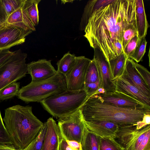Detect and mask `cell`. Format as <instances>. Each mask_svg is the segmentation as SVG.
I'll list each match as a JSON object with an SVG mask.
<instances>
[{
    "label": "cell",
    "instance_id": "cell-1",
    "mask_svg": "<svg viewBox=\"0 0 150 150\" xmlns=\"http://www.w3.org/2000/svg\"><path fill=\"white\" fill-rule=\"evenodd\" d=\"M136 23L135 0H114L95 11L89 18L84 36L90 46L98 48L108 62L118 56L115 44H122L123 32Z\"/></svg>",
    "mask_w": 150,
    "mask_h": 150
},
{
    "label": "cell",
    "instance_id": "cell-2",
    "mask_svg": "<svg viewBox=\"0 0 150 150\" xmlns=\"http://www.w3.org/2000/svg\"><path fill=\"white\" fill-rule=\"evenodd\" d=\"M32 107L19 105L5 110L3 120L13 145L17 149L22 150L38 135L43 123L33 113Z\"/></svg>",
    "mask_w": 150,
    "mask_h": 150
},
{
    "label": "cell",
    "instance_id": "cell-3",
    "mask_svg": "<svg viewBox=\"0 0 150 150\" xmlns=\"http://www.w3.org/2000/svg\"><path fill=\"white\" fill-rule=\"evenodd\" d=\"M80 110L84 122L109 121L120 126L136 125L145 115L150 114V108H121L104 102L97 94L88 98Z\"/></svg>",
    "mask_w": 150,
    "mask_h": 150
},
{
    "label": "cell",
    "instance_id": "cell-4",
    "mask_svg": "<svg viewBox=\"0 0 150 150\" xmlns=\"http://www.w3.org/2000/svg\"><path fill=\"white\" fill-rule=\"evenodd\" d=\"M89 98L84 89H67L52 96L40 103L45 109L54 117L59 119L69 116L79 110Z\"/></svg>",
    "mask_w": 150,
    "mask_h": 150
},
{
    "label": "cell",
    "instance_id": "cell-5",
    "mask_svg": "<svg viewBox=\"0 0 150 150\" xmlns=\"http://www.w3.org/2000/svg\"><path fill=\"white\" fill-rule=\"evenodd\" d=\"M67 90L65 77L58 72L51 77L31 82L20 89L17 96L26 103L40 102L52 96Z\"/></svg>",
    "mask_w": 150,
    "mask_h": 150
},
{
    "label": "cell",
    "instance_id": "cell-6",
    "mask_svg": "<svg viewBox=\"0 0 150 150\" xmlns=\"http://www.w3.org/2000/svg\"><path fill=\"white\" fill-rule=\"evenodd\" d=\"M27 54L21 49L16 50L0 66V90L25 76L27 72Z\"/></svg>",
    "mask_w": 150,
    "mask_h": 150
},
{
    "label": "cell",
    "instance_id": "cell-7",
    "mask_svg": "<svg viewBox=\"0 0 150 150\" xmlns=\"http://www.w3.org/2000/svg\"><path fill=\"white\" fill-rule=\"evenodd\" d=\"M62 137L66 140L81 143L86 125L80 109L66 117L59 119L58 124Z\"/></svg>",
    "mask_w": 150,
    "mask_h": 150
},
{
    "label": "cell",
    "instance_id": "cell-8",
    "mask_svg": "<svg viewBox=\"0 0 150 150\" xmlns=\"http://www.w3.org/2000/svg\"><path fill=\"white\" fill-rule=\"evenodd\" d=\"M150 130V125L140 129L136 125L120 126L117 133V141L125 150H137L148 131Z\"/></svg>",
    "mask_w": 150,
    "mask_h": 150
},
{
    "label": "cell",
    "instance_id": "cell-9",
    "mask_svg": "<svg viewBox=\"0 0 150 150\" xmlns=\"http://www.w3.org/2000/svg\"><path fill=\"white\" fill-rule=\"evenodd\" d=\"M91 61L84 56L76 57L74 67L65 76L67 89L71 91L84 89L86 73Z\"/></svg>",
    "mask_w": 150,
    "mask_h": 150
},
{
    "label": "cell",
    "instance_id": "cell-10",
    "mask_svg": "<svg viewBox=\"0 0 150 150\" xmlns=\"http://www.w3.org/2000/svg\"><path fill=\"white\" fill-rule=\"evenodd\" d=\"M32 32L6 24L0 28V50H8L23 43L25 37Z\"/></svg>",
    "mask_w": 150,
    "mask_h": 150
},
{
    "label": "cell",
    "instance_id": "cell-11",
    "mask_svg": "<svg viewBox=\"0 0 150 150\" xmlns=\"http://www.w3.org/2000/svg\"><path fill=\"white\" fill-rule=\"evenodd\" d=\"M93 59L98 69L100 88L104 89L106 92L115 91V86L111 80V73L108 62L100 50L98 48L94 49Z\"/></svg>",
    "mask_w": 150,
    "mask_h": 150
},
{
    "label": "cell",
    "instance_id": "cell-12",
    "mask_svg": "<svg viewBox=\"0 0 150 150\" xmlns=\"http://www.w3.org/2000/svg\"><path fill=\"white\" fill-rule=\"evenodd\" d=\"M105 103L121 108L137 109L149 107L129 96L115 91L97 94Z\"/></svg>",
    "mask_w": 150,
    "mask_h": 150
},
{
    "label": "cell",
    "instance_id": "cell-13",
    "mask_svg": "<svg viewBox=\"0 0 150 150\" xmlns=\"http://www.w3.org/2000/svg\"><path fill=\"white\" fill-rule=\"evenodd\" d=\"M51 61L42 59L27 64V72L31 76V81H39L47 79L57 72Z\"/></svg>",
    "mask_w": 150,
    "mask_h": 150
},
{
    "label": "cell",
    "instance_id": "cell-14",
    "mask_svg": "<svg viewBox=\"0 0 150 150\" xmlns=\"http://www.w3.org/2000/svg\"><path fill=\"white\" fill-rule=\"evenodd\" d=\"M115 91L126 94L150 107V98L145 96L127 77L122 76L112 81Z\"/></svg>",
    "mask_w": 150,
    "mask_h": 150
},
{
    "label": "cell",
    "instance_id": "cell-15",
    "mask_svg": "<svg viewBox=\"0 0 150 150\" xmlns=\"http://www.w3.org/2000/svg\"><path fill=\"white\" fill-rule=\"evenodd\" d=\"M46 122L47 129L42 150H59L62 137L58 125L51 117Z\"/></svg>",
    "mask_w": 150,
    "mask_h": 150
},
{
    "label": "cell",
    "instance_id": "cell-16",
    "mask_svg": "<svg viewBox=\"0 0 150 150\" xmlns=\"http://www.w3.org/2000/svg\"><path fill=\"white\" fill-rule=\"evenodd\" d=\"M84 122L89 130L100 137H111L115 139L120 126L115 123L109 121H95Z\"/></svg>",
    "mask_w": 150,
    "mask_h": 150
},
{
    "label": "cell",
    "instance_id": "cell-17",
    "mask_svg": "<svg viewBox=\"0 0 150 150\" xmlns=\"http://www.w3.org/2000/svg\"><path fill=\"white\" fill-rule=\"evenodd\" d=\"M134 61L127 58L125 69L122 76L130 79L145 96L150 98V88L146 84L137 70Z\"/></svg>",
    "mask_w": 150,
    "mask_h": 150
},
{
    "label": "cell",
    "instance_id": "cell-18",
    "mask_svg": "<svg viewBox=\"0 0 150 150\" xmlns=\"http://www.w3.org/2000/svg\"><path fill=\"white\" fill-rule=\"evenodd\" d=\"M23 2L19 8L8 16L6 23L26 31H35V27L30 21L24 8Z\"/></svg>",
    "mask_w": 150,
    "mask_h": 150
},
{
    "label": "cell",
    "instance_id": "cell-19",
    "mask_svg": "<svg viewBox=\"0 0 150 150\" xmlns=\"http://www.w3.org/2000/svg\"><path fill=\"white\" fill-rule=\"evenodd\" d=\"M136 22L138 35L140 39L146 37L148 23L145 11L143 1L135 0Z\"/></svg>",
    "mask_w": 150,
    "mask_h": 150
},
{
    "label": "cell",
    "instance_id": "cell-20",
    "mask_svg": "<svg viewBox=\"0 0 150 150\" xmlns=\"http://www.w3.org/2000/svg\"><path fill=\"white\" fill-rule=\"evenodd\" d=\"M114 0H91L88 1L84 9L79 29L84 30L90 16L95 11L111 3Z\"/></svg>",
    "mask_w": 150,
    "mask_h": 150
},
{
    "label": "cell",
    "instance_id": "cell-21",
    "mask_svg": "<svg viewBox=\"0 0 150 150\" xmlns=\"http://www.w3.org/2000/svg\"><path fill=\"white\" fill-rule=\"evenodd\" d=\"M127 58L123 51L116 57L108 61L112 81L121 76L123 74Z\"/></svg>",
    "mask_w": 150,
    "mask_h": 150
},
{
    "label": "cell",
    "instance_id": "cell-22",
    "mask_svg": "<svg viewBox=\"0 0 150 150\" xmlns=\"http://www.w3.org/2000/svg\"><path fill=\"white\" fill-rule=\"evenodd\" d=\"M100 137L86 126L81 142L82 150H99Z\"/></svg>",
    "mask_w": 150,
    "mask_h": 150
},
{
    "label": "cell",
    "instance_id": "cell-23",
    "mask_svg": "<svg viewBox=\"0 0 150 150\" xmlns=\"http://www.w3.org/2000/svg\"><path fill=\"white\" fill-rule=\"evenodd\" d=\"M40 0H24V8L31 23L35 27L39 22L38 6Z\"/></svg>",
    "mask_w": 150,
    "mask_h": 150
},
{
    "label": "cell",
    "instance_id": "cell-24",
    "mask_svg": "<svg viewBox=\"0 0 150 150\" xmlns=\"http://www.w3.org/2000/svg\"><path fill=\"white\" fill-rule=\"evenodd\" d=\"M76 57L75 54H71L69 52L64 54L57 63V71L65 76L74 67Z\"/></svg>",
    "mask_w": 150,
    "mask_h": 150
},
{
    "label": "cell",
    "instance_id": "cell-25",
    "mask_svg": "<svg viewBox=\"0 0 150 150\" xmlns=\"http://www.w3.org/2000/svg\"><path fill=\"white\" fill-rule=\"evenodd\" d=\"M19 88V83L16 82L6 86L0 90V100H5L17 96Z\"/></svg>",
    "mask_w": 150,
    "mask_h": 150
},
{
    "label": "cell",
    "instance_id": "cell-26",
    "mask_svg": "<svg viewBox=\"0 0 150 150\" xmlns=\"http://www.w3.org/2000/svg\"><path fill=\"white\" fill-rule=\"evenodd\" d=\"M47 127L46 122L44 123L43 127L37 136L26 147L22 150H42Z\"/></svg>",
    "mask_w": 150,
    "mask_h": 150
},
{
    "label": "cell",
    "instance_id": "cell-27",
    "mask_svg": "<svg viewBox=\"0 0 150 150\" xmlns=\"http://www.w3.org/2000/svg\"><path fill=\"white\" fill-rule=\"evenodd\" d=\"M99 150H125L116 141L111 137H100Z\"/></svg>",
    "mask_w": 150,
    "mask_h": 150
},
{
    "label": "cell",
    "instance_id": "cell-28",
    "mask_svg": "<svg viewBox=\"0 0 150 150\" xmlns=\"http://www.w3.org/2000/svg\"><path fill=\"white\" fill-rule=\"evenodd\" d=\"M99 80V74L96 62L93 59L87 68L85 78V83L96 82Z\"/></svg>",
    "mask_w": 150,
    "mask_h": 150
},
{
    "label": "cell",
    "instance_id": "cell-29",
    "mask_svg": "<svg viewBox=\"0 0 150 150\" xmlns=\"http://www.w3.org/2000/svg\"><path fill=\"white\" fill-rule=\"evenodd\" d=\"M147 43L145 37L140 38L134 52L129 58L137 63L141 61L146 52Z\"/></svg>",
    "mask_w": 150,
    "mask_h": 150
},
{
    "label": "cell",
    "instance_id": "cell-30",
    "mask_svg": "<svg viewBox=\"0 0 150 150\" xmlns=\"http://www.w3.org/2000/svg\"><path fill=\"white\" fill-rule=\"evenodd\" d=\"M138 35L136 23L128 25L125 28L123 33L122 45L123 49L129 41L134 36Z\"/></svg>",
    "mask_w": 150,
    "mask_h": 150
},
{
    "label": "cell",
    "instance_id": "cell-31",
    "mask_svg": "<svg viewBox=\"0 0 150 150\" xmlns=\"http://www.w3.org/2000/svg\"><path fill=\"white\" fill-rule=\"evenodd\" d=\"M1 0L8 17L19 8L24 0Z\"/></svg>",
    "mask_w": 150,
    "mask_h": 150
},
{
    "label": "cell",
    "instance_id": "cell-32",
    "mask_svg": "<svg viewBox=\"0 0 150 150\" xmlns=\"http://www.w3.org/2000/svg\"><path fill=\"white\" fill-rule=\"evenodd\" d=\"M1 144L13 145L11 138L3 122L0 110V144Z\"/></svg>",
    "mask_w": 150,
    "mask_h": 150
},
{
    "label": "cell",
    "instance_id": "cell-33",
    "mask_svg": "<svg viewBox=\"0 0 150 150\" xmlns=\"http://www.w3.org/2000/svg\"><path fill=\"white\" fill-rule=\"evenodd\" d=\"M140 39L138 35L132 38L123 49V52L126 57L129 58L134 52L139 42Z\"/></svg>",
    "mask_w": 150,
    "mask_h": 150
},
{
    "label": "cell",
    "instance_id": "cell-34",
    "mask_svg": "<svg viewBox=\"0 0 150 150\" xmlns=\"http://www.w3.org/2000/svg\"><path fill=\"white\" fill-rule=\"evenodd\" d=\"M135 66L138 72L149 88H150V73L143 66L134 62Z\"/></svg>",
    "mask_w": 150,
    "mask_h": 150
},
{
    "label": "cell",
    "instance_id": "cell-35",
    "mask_svg": "<svg viewBox=\"0 0 150 150\" xmlns=\"http://www.w3.org/2000/svg\"><path fill=\"white\" fill-rule=\"evenodd\" d=\"M100 88L99 80L94 83H85L84 89L87 93L88 97L96 94L98 89Z\"/></svg>",
    "mask_w": 150,
    "mask_h": 150
},
{
    "label": "cell",
    "instance_id": "cell-36",
    "mask_svg": "<svg viewBox=\"0 0 150 150\" xmlns=\"http://www.w3.org/2000/svg\"><path fill=\"white\" fill-rule=\"evenodd\" d=\"M150 130L147 132L137 150H150Z\"/></svg>",
    "mask_w": 150,
    "mask_h": 150
},
{
    "label": "cell",
    "instance_id": "cell-37",
    "mask_svg": "<svg viewBox=\"0 0 150 150\" xmlns=\"http://www.w3.org/2000/svg\"><path fill=\"white\" fill-rule=\"evenodd\" d=\"M150 124V114L145 115L141 121L138 122L136 125V129H140Z\"/></svg>",
    "mask_w": 150,
    "mask_h": 150
},
{
    "label": "cell",
    "instance_id": "cell-38",
    "mask_svg": "<svg viewBox=\"0 0 150 150\" xmlns=\"http://www.w3.org/2000/svg\"><path fill=\"white\" fill-rule=\"evenodd\" d=\"M13 53L9 50H0V66L11 56Z\"/></svg>",
    "mask_w": 150,
    "mask_h": 150
},
{
    "label": "cell",
    "instance_id": "cell-39",
    "mask_svg": "<svg viewBox=\"0 0 150 150\" xmlns=\"http://www.w3.org/2000/svg\"><path fill=\"white\" fill-rule=\"evenodd\" d=\"M7 17L1 0H0V25H5L6 24Z\"/></svg>",
    "mask_w": 150,
    "mask_h": 150
},
{
    "label": "cell",
    "instance_id": "cell-40",
    "mask_svg": "<svg viewBox=\"0 0 150 150\" xmlns=\"http://www.w3.org/2000/svg\"><path fill=\"white\" fill-rule=\"evenodd\" d=\"M69 146L74 150H82L81 143L75 141L66 140Z\"/></svg>",
    "mask_w": 150,
    "mask_h": 150
},
{
    "label": "cell",
    "instance_id": "cell-41",
    "mask_svg": "<svg viewBox=\"0 0 150 150\" xmlns=\"http://www.w3.org/2000/svg\"><path fill=\"white\" fill-rule=\"evenodd\" d=\"M59 150H74L68 145L67 142L62 137L60 142Z\"/></svg>",
    "mask_w": 150,
    "mask_h": 150
},
{
    "label": "cell",
    "instance_id": "cell-42",
    "mask_svg": "<svg viewBox=\"0 0 150 150\" xmlns=\"http://www.w3.org/2000/svg\"><path fill=\"white\" fill-rule=\"evenodd\" d=\"M0 150H21L16 149L13 145L9 144H0Z\"/></svg>",
    "mask_w": 150,
    "mask_h": 150
},
{
    "label": "cell",
    "instance_id": "cell-43",
    "mask_svg": "<svg viewBox=\"0 0 150 150\" xmlns=\"http://www.w3.org/2000/svg\"><path fill=\"white\" fill-rule=\"evenodd\" d=\"M5 25H0V28L3 27V26H4Z\"/></svg>",
    "mask_w": 150,
    "mask_h": 150
}]
</instances>
